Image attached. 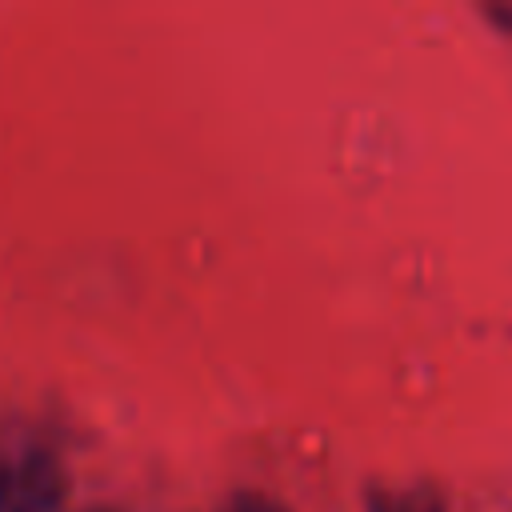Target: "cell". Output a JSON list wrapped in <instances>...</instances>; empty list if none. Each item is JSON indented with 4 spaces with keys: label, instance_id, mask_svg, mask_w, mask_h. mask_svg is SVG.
Instances as JSON below:
<instances>
[{
    "label": "cell",
    "instance_id": "obj_2",
    "mask_svg": "<svg viewBox=\"0 0 512 512\" xmlns=\"http://www.w3.org/2000/svg\"><path fill=\"white\" fill-rule=\"evenodd\" d=\"M376 512H440V500L424 488H408V492H384L376 500Z\"/></svg>",
    "mask_w": 512,
    "mask_h": 512
},
{
    "label": "cell",
    "instance_id": "obj_1",
    "mask_svg": "<svg viewBox=\"0 0 512 512\" xmlns=\"http://www.w3.org/2000/svg\"><path fill=\"white\" fill-rule=\"evenodd\" d=\"M60 496L64 476L48 452L32 448L0 464V512H56Z\"/></svg>",
    "mask_w": 512,
    "mask_h": 512
},
{
    "label": "cell",
    "instance_id": "obj_3",
    "mask_svg": "<svg viewBox=\"0 0 512 512\" xmlns=\"http://www.w3.org/2000/svg\"><path fill=\"white\" fill-rule=\"evenodd\" d=\"M228 512H284V508L272 504V500H264V496H236L228 504Z\"/></svg>",
    "mask_w": 512,
    "mask_h": 512
}]
</instances>
